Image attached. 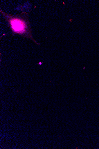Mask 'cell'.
<instances>
[{
  "label": "cell",
  "instance_id": "1",
  "mask_svg": "<svg viewBox=\"0 0 99 149\" xmlns=\"http://www.w3.org/2000/svg\"><path fill=\"white\" fill-rule=\"evenodd\" d=\"M0 12L8 22L12 35L18 34L24 38L30 39L38 45L32 35V29L28 13L23 12L20 14L13 15L8 14L1 10Z\"/></svg>",
  "mask_w": 99,
  "mask_h": 149
}]
</instances>
